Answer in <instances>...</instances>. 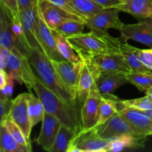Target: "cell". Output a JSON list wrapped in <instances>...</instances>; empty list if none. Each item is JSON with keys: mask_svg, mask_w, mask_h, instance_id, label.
Here are the masks:
<instances>
[{"mask_svg": "<svg viewBox=\"0 0 152 152\" xmlns=\"http://www.w3.org/2000/svg\"><path fill=\"white\" fill-rule=\"evenodd\" d=\"M103 8L118 9L124 3L125 0H93Z\"/></svg>", "mask_w": 152, "mask_h": 152, "instance_id": "39", "label": "cell"}, {"mask_svg": "<svg viewBox=\"0 0 152 152\" xmlns=\"http://www.w3.org/2000/svg\"><path fill=\"white\" fill-rule=\"evenodd\" d=\"M86 27V23L84 22L77 19H68L52 30L65 37H69L83 33Z\"/></svg>", "mask_w": 152, "mask_h": 152, "instance_id": "31", "label": "cell"}, {"mask_svg": "<svg viewBox=\"0 0 152 152\" xmlns=\"http://www.w3.org/2000/svg\"><path fill=\"white\" fill-rule=\"evenodd\" d=\"M28 58L39 80L64 102L77 107L66 86L53 68L50 60L42 50L38 48L31 49Z\"/></svg>", "mask_w": 152, "mask_h": 152, "instance_id": "2", "label": "cell"}, {"mask_svg": "<svg viewBox=\"0 0 152 152\" xmlns=\"http://www.w3.org/2000/svg\"><path fill=\"white\" fill-rule=\"evenodd\" d=\"M140 50V49L131 45L127 42H123L120 41L119 44V51L124 57L126 63L130 68L131 71L132 72L149 71L150 70L145 68L140 61L139 56Z\"/></svg>", "mask_w": 152, "mask_h": 152, "instance_id": "22", "label": "cell"}, {"mask_svg": "<svg viewBox=\"0 0 152 152\" xmlns=\"http://www.w3.org/2000/svg\"><path fill=\"white\" fill-rule=\"evenodd\" d=\"M94 128L98 135L104 139L111 140L123 134L147 137L125 119L119 113V111L105 123L94 126Z\"/></svg>", "mask_w": 152, "mask_h": 152, "instance_id": "6", "label": "cell"}, {"mask_svg": "<svg viewBox=\"0 0 152 152\" xmlns=\"http://www.w3.org/2000/svg\"><path fill=\"white\" fill-rule=\"evenodd\" d=\"M127 74L128 72L123 71L99 73L96 77L95 84L102 95H112L119 88L129 83Z\"/></svg>", "mask_w": 152, "mask_h": 152, "instance_id": "17", "label": "cell"}, {"mask_svg": "<svg viewBox=\"0 0 152 152\" xmlns=\"http://www.w3.org/2000/svg\"><path fill=\"white\" fill-rule=\"evenodd\" d=\"M14 81L15 80L11 77H10L7 84L2 88H1V94H2L4 96H8V97H11V96L13 95V88H14Z\"/></svg>", "mask_w": 152, "mask_h": 152, "instance_id": "40", "label": "cell"}, {"mask_svg": "<svg viewBox=\"0 0 152 152\" xmlns=\"http://www.w3.org/2000/svg\"><path fill=\"white\" fill-rule=\"evenodd\" d=\"M29 93H22L12 99L8 117L19 126L28 141H31L32 127L28 111V98Z\"/></svg>", "mask_w": 152, "mask_h": 152, "instance_id": "10", "label": "cell"}, {"mask_svg": "<svg viewBox=\"0 0 152 152\" xmlns=\"http://www.w3.org/2000/svg\"><path fill=\"white\" fill-rule=\"evenodd\" d=\"M1 124H4L6 126V127L7 128V129L9 130V132H10L12 135H13V137L15 138L16 141L19 142L20 145H23L24 147H26L30 152L32 151V148H31V141H28L27 140V138L25 137V134L22 132V131L21 130L20 128L11 120L9 117H7L6 118V120H4L3 123H1Z\"/></svg>", "mask_w": 152, "mask_h": 152, "instance_id": "32", "label": "cell"}, {"mask_svg": "<svg viewBox=\"0 0 152 152\" xmlns=\"http://www.w3.org/2000/svg\"><path fill=\"white\" fill-rule=\"evenodd\" d=\"M52 65L61 80L66 86L67 89L77 103V91L79 79L81 72L83 61L80 62H72L66 59L50 60Z\"/></svg>", "mask_w": 152, "mask_h": 152, "instance_id": "7", "label": "cell"}, {"mask_svg": "<svg viewBox=\"0 0 152 152\" xmlns=\"http://www.w3.org/2000/svg\"><path fill=\"white\" fill-rule=\"evenodd\" d=\"M139 56L144 66L152 71V48L148 49H140Z\"/></svg>", "mask_w": 152, "mask_h": 152, "instance_id": "36", "label": "cell"}, {"mask_svg": "<svg viewBox=\"0 0 152 152\" xmlns=\"http://www.w3.org/2000/svg\"><path fill=\"white\" fill-rule=\"evenodd\" d=\"M38 4L19 11L24 33L31 49L38 48L42 50L36 29V18L38 11ZM43 52V51H42Z\"/></svg>", "mask_w": 152, "mask_h": 152, "instance_id": "18", "label": "cell"}, {"mask_svg": "<svg viewBox=\"0 0 152 152\" xmlns=\"http://www.w3.org/2000/svg\"><path fill=\"white\" fill-rule=\"evenodd\" d=\"M12 52L6 71L15 81L19 84H25L29 91H31L37 75L30 63L29 58L17 49H14Z\"/></svg>", "mask_w": 152, "mask_h": 152, "instance_id": "4", "label": "cell"}, {"mask_svg": "<svg viewBox=\"0 0 152 152\" xmlns=\"http://www.w3.org/2000/svg\"><path fill=\"white\" fill-rule=\"evenodd\" d=\"M10 76L6 70L0 68V89L2 88L8 82Z\"/></svg>", "mask_w": 152, "mask_h": 152, "instance_id": "42", "label": "cell"}, {"mask_svg": "<svg viewBox=\"0 0 152 152\" xmlns=\"http://www.w3.org/2000/svg\"><path fill=\"white\" fill-rule=\"evenodd\" d=\"M77 10L82 16L85 22L96 13H99L105 8L96 4L93 0H70Z\"/></svg>", "mask_w": 152, "mask_h": 152, "instance_id": "28", "label": "cell"}, {"mask_svg": "<svg viewBox=\"0 0 152 152\" xmlns=\"http://www.w3.org/2000/svg\"><path fill=\"white\" fill-rule=\"evenodd\" d=\"M146 138L131 134H123L111 139L106 148V152H119L126 149L143 148Z\"/></svg>", "mask_w": 152, "mask_h": 152, "instance_id": "21", "label": "cell"}, {"mask_svg": "<svg viewBox=\"0 0 152 152\" xmlns=\"http://www.w3.org/2000/svg\"><path fill=\"white\" fill-rule=\"evenodd\" d=\"M33 90L44 105L45 111L60 120L62 125L74 130L76 133L82 129L81 110L64 102L41 81L36 77Z\"/></svg>", "mask_w": 152, "mask_h": 152, "instance_id": "1", "label": "cell"}, {"mask_svg": "<svg viewBox=\"0 0 152 152\" xmlns=\"http://www.w3.org/2000/svg\"><path fill=\"white\" fill-rule=\"evenodd\" d=\"M104 98L99 108V118L96 126L103 124L107 120L118 113L119 98L112 95H103Z\"/></svg>", "mask_w": 152, "mask_h": 152, "instance_id": "24", "label": "cell"}, {"mask_svg": "<svg viewBox=\"0 0 152 152\" xmlns=\"http://www.w3.org/2000/svg\"><path fill=\"white\" fill-rule=\"evenodd\" d=\"M53 33H54L55 37H56L58 51L59 52L62 57L64 59H66V60L72 62H81V59L77 53V52L75 51L73 46L71 45L68 38L55 31H53Z\"/></svg>", "mask_w": 152, "mask_h": 152, "instance_id": "27", "label": "cell"}, {"mask_svg": "<svg viewBox=\"0 0 152 152\" xmlns=\"http://www.w3.org/2000/svg\"><path fill=\"white\" fill-rule=\"evenodd\" d=\"M13 52L10 49L0 45V68L6 70Z\"/></svg>", "mask_w": 152, "mask_h": 152, "instance_id": "37", "label": "cell"}, {"mask_svg": "<svg viewBox=\"0 0 152 152\" xmlns=\"http://www.w3.org/2000/svg\"><path fill=\"white\" fill-rule=\"evenodd\" d=\"M110 140L99 137L94 127L82 129L71 139L68 152H106Z\"/></svg>", "mask_w": 152, "mask_h": 152, "instance_id": "5", "label": "cell"}, {"mask_svg": "<svg viewBox=\"0 0 152 152\" xmlns=\"http://www.w3.org/2000/svg\"><path fill=\"white\" fill-rule=\"evenodd\" d=\"M151 135H152V132H151Z\"/></svg>", "mask_w": 152, "mask_h": 152, "instance_id": "46", "label": "cell"}, {"mask_svg": "<svg viewBox=\"0 0 152 152\" xmlns=\"http://www.w3.org/2000/svg\"><path fill=\"white\" fill-rule=\"evenodd\" d=\"M39 1V0H17L19 11L37 5Z\"/></svg>", "mask_w": 152, "mask_h": 152, "instance_id": "41", "label": "cell"}, {"mask_svg": "<svg viewBox=\"0 0 152 152\" xmlns=\"http://www.w3.org/2000/svg\"><path fill=\"white\" fill-rule=\"evenodd\" d=\"M0 151L1 152H30L15 140L4 124L0 128Z\"/></svg>", "mask_w": 152, "mask_h": 152, "instance_id": "25", "label": "cell"}, {"mask_svg": "<svg viewBox=\"0 0 152 152\" xmlns=\"http://www.w3.org/2000/svg\"><path fill=\"white\" fill-rule=\"evenodd\" d=\"M36 29L39 41L41 45L43 53L50 60H62L64 59L58 51L56 37L53 31L48 26L42 17L38 7L36 18Z\"/></svg>", "mask_w": 152, "mask_h": 152, "instance_id": "9", "label": "cell"}, {"mask_svg": "<svg viewBox=\"0 0 152 152\" xmlns=\"http://www.w3.org/2000/svg\"><path fill=\"white\" fill-rule=\"evenodd\" d=\"M28 111L30 123L33 129L36 125L42 121L45 111L39 98L36 96L31 91L29 92L28 98Z\"/></svg>", "mask_w": 152, "mask_h": 152, "instance_id": "26", "label": "cell"}, {"mask_svg": "<svg viewBox=\"0 0 152 152\" xmlns=\"http://www.w3.org/2000/svg\"><path fill=\"white\" fill-rule=\"evenodd\" d=\"M12 99L10 97L6 96L1 94L0 96V117H1V123H3L8 117L9 111L11 106Z\"/></svg>", "mask_w": 152, "mask_h": 152, "instance_id": "34", "label": "cell"}, {"mask_svg": "<svg viewBox=\"0 0 152 152\" xmlns=\"http://www.w3.org/2000/svg\"><path fill=\"white\" fill-rule=\"evenodd\" d=\"M103 98V95L99 91L95 84L82 107L81 121L83 129H91L97 124L99 108Z\"/></svg>", "mask_w": 152, "mask_h": 152, "instance_id": "11", "label": "cell"}, {"mask_svg": "<svg viewBox=\"0 0 152 152\" xmlns=\"http://www.w3.org/2000/svg\"><path fill=\"white\" fill-rule=\"evenodd\" d=\"M38 7L42 17L51 29H54L68 19H77L85 22L81 17L64 10L48 0H39Z\"/></svg>", "mask_w": 152, "mask_h": 152, "instance_id": "12", "label": "cell"}, {"mask_svg": "<svg viewBox=\"0 0 152 152\" xmlns=\"http://www.w3.org/2000/svg\"><path fill=\"white\" fill-rule=\"evenodd\" d=\"M83 61H89L98 74L102 72L113 71L131 72L130 68L120 52L99 54L88 60Z\"/></svg>", "mask_w": 152, "mask_h": 152, "instance_id": "13", "label": "cell"}, {"mask_svg": "<svg viewBox=\"0 0 152 152\" xmlns=\"http://www.w3.org/2000/svg\"><path fill=\"white\" fill-rule=\"evenodd\" d=\"M120 12V10L117 8H105L87 19L86 22V27L99 35L108 33L109 29L120 31L124 24L119 17Z\"/></svg>", "mask_w": 152, "mask_h": 152, "instance_id": "8", "label": "cell"}, {"mask_svg": "<svg viewBox=\"0 0 152 152\" xmlns=\"http://www.w3.org/2000/svg\"><path fill=\"white\" fill-rule=\"evenodd\" d=\"M62 125V123L59 119L45 111L42 121L40 133L35 139L37 145L45 151L50 152Z\"/></svg>", "mask_w": 152, "mask_h": 152, "instance_id": "14", "label": "cell"}, {"mask_svg": "<svg viewBox=\"0 0 152 152\" xmlns=\"http://www.w3.org/2000/svg\"><path fill=\"white\" fill-rule=\"evenodd\" d=\"M119 39L123 42L134 40L152 48V28L142 21L135 24H123Z\"/></svg>", "mask_w": 152, "mask_h": 152, "instance_id": "15", "label": "cell"}, {"mask_svg": "<svg viewBox=\"0 0 152 152\" xmlns=\"http://www.w3.org/2000/svg\"><path fill=\"white\" fill-rule=\"evenodd\" d=\"M75 134L74 130L62 125L50 152H68L70 142Z\"/></svg>", "mask_w": 152, "mask_h": 152, "instance_id": "29", "label": "cell"}, {"mask_svg": "<svg viewBox=\"0 0 152 152\" xmlns=\"http://www.w3.org/2000/svg\"><path fill=\"white\" fill-rule=\"evenodd\" d=\"M128 80L129 83H132L136 86L140 91L148 90L152 87V71H144V72H131L127 74Z\"/></svg>", "mask_w": 152, "mask_h": 152, "instance_id": "30", "label": "cell"}, {"mask_svg": "<svg viewBox=\"0 0 152 152\" xmlns=\"http://www.w3.org/2000/svg\"><path fill=\"white\" fill-rule=\"evenodd\" d=\"M0 45L10 49L11 51L14 49H17L24 54L13 33L11 16L2 6H1L0 10Z\"/></svg>", "mask_w": 152, "mask_h": 152, "instance_id": "20", "label": "cell"}, {"mask_svg": "<svg viewBox=\"0 0 152 152\" xmlns=\"http://www.w3.org/2000/svg\"><path fill=\"white\" fill-rule=\"evenodd\" d=\"M0 6L4 7L11 18H19V9L17 0H0Z\"/></svg>", "mask_w": 152, "mask_h": 152, "instance_id": "35", "label": "cell"}, {"mask_svg": "<svg viewBox=\"0 0 152 152\" xmlns=\"http://www.w3.org/2000/svg\"><path fill=\"white\" fill-rule=\"evenodd\" d=\"M142 112H143L144 114H145V115L148 117V118L151 119V120H152V109L147 110V111H142Z\"/></svg>", "mask_w": 152, "mask_h": 152, "instance_id": "45", "label": "cell"}, {"mask_svg": "<svg viewBox=\"0 0 152 152\" xmlns=\"http://www.w3.org/2000/svg\"><path fill=\"white\" fill-rule=\"evenodd\" d=\"M97 75V72L89 61H83L76 98L77 105L80 110L82 109L91 90L95 85V80Z\"/></svg>", "mask_w": 152, "mask_h": 152, "instance_id": "16", "label": "cell"}, {"mask_svg": "<svg viewBox=\"0 0 152 152\" xmlns=\"http://www.w3.org/2000/svg\"><path fill=\"white\" fill-rule=\"evenodd\" d=\"M138 21H142V22H145V23L148 24L150 27L152 28V16H148V17L145 18H140V19H137Z\"/></svg>", "mask_w": 152, "mask_h": 152, "instance_id": "43", "label": "cell"}, {"mask_svg": "<svg viewBox=\"0 0 152 152\" xmlns=\"http://www.w3.org/2000/svg\"><path fill=\"white\" fill-rule=\"evenodd\" d=\"M118 111L125 119H126L131 124L137 129L142 134L146 137L151 135L152 120L148 118L142 111L124 106L119 102V100Z\"/></svg>", "mask_w": 152, "mask_h": 152, "instance_id": "19", "label": "cell"}, {"mask_svg": "<svg viewBox=\"0 0 152 152\" xmlns=\"http://www.w3.org/2000/svg\"><path fill=\"white\" fill-rule=\"evenodd\" d=\"M119 102L124 106L144 111L152 109V101L148 96L132 99H119Z\"/></svg>", "mask_w": 152, "mask_h": 152, "instance_id": "33", "label": "cell"}, {"mask_svg": "<svg viewBox=\"0 0 152 152\" xmlns=\"http://www.w3.org/2000/svg\"><path fill=\"white\" fill-rule=\"evenodd\" d=\"M145 96H148V97L152 101V87L150 88H148V90L145 91Z\"/></svg>", "mask_w": 152, "mask_h": 152, "instance_id": "44", "label": "cell"}, {"mask_svg": "<svg viewBox=\"0 0 152 152\" xmlns=\"http://www.w3.org/2000/svg\"><path fill=\"white\" fill-rule=\"evenodd\" d=\"M81 60H88L103 53L119 51V38L111 37L108 33L99 35L94 31L82 33L67 37Z\"/></svg>", "mask_w": 152, "mask_h": 152, "instance_id": "3", "label": "cell"}, {"mask_svg": "<svg viewBox=\"0 0 152 152\" xmlns=\"http://www.w3.org/2000/svg\"><path fill=\"white\" fill-rule=\"evenodd\" d=\"M118 9L137 19L148 17L152 16V0H125Z\"/></svg>", "mask_w": 152, "mask_h": 152, "instance_id": "23", "label": "cell"}, {"mask_svg": "<svg viewBox=\"0 0 152 152\" xmlns=\"http://www.w3.org/2000/svg\"><path fill=\"white\" fill-rule=\"evenodd\" d=\"M48 1H50L51 3H53V4H56V5L59 6V7H62L64 10H67V11L70 12V13H74V14L77 15V16L82 18V16H80V15L77 13V10H75V8H74V6L72 5V4H71L70 0H48ZM82 19H83V18H82Z\"/></svg>", "mask_w": 152, "mask_h": 152, "instance_id": "38", "label": "cell"}]
</instances>
